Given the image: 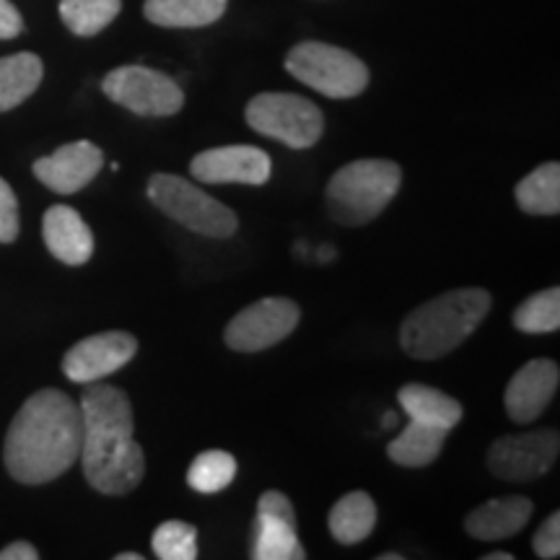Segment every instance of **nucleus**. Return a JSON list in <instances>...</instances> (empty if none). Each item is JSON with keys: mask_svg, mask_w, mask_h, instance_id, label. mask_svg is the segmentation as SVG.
Returning <instances> with one entry per match:
<instances>
[{"mask_svg": "<svg viewBox=\"0 0 560 560\" xmlns=\"http://www.w3.org/2000/svg\"><path fill=\"white\" fill-rule=\"evenodd\" d=\"M299 322L301 310L296 301L268 296L236 314L226 325L223 340L231 350H240V353H260V350H268L289 338Z\"/></svg>", "mask_w": 560, "mask_h": 560, "instance_id": "obj_9", "label": "nucleus"}, {"mask_svg": "<svg viewBox=\"0 0 560 560\" xmlns=\"http://www.w3.org/2000/svg\"><path fill=\"white\" fill-rule=\"evenodd\" d=\"M102 91L112 102L140 117H172L185 104L177 81L143 66L115 68L102 81Z\"/></svg>", "mask_w": 560, "mask_h": 560, "instance_id": "obj_8", "label": "nucleus"}, {"mask_svg": "<svg viewBox=\"0 0 560 560\" xmlns=\"http://www.w3.org/2000/svg\"><path fill=\"white\" fill-rule=\"evenodd\" d=\"M19 236V200L11 185L0 177V244L16 242Z\"/></svg>", "mask_w": 560, "mask_h": 560, "instance_id": "obj_28", "label": "nucleus"}, {"mask_svg": "<svg viewBox=\"0 0 560 560\" xmlns=\"http://www.w3.org/2000/svg\"><path fill=\"white\" fill-rule=\"evenodd\" d=\"M560 384V369L550 359H535L511 376L506 387V412L514 423H532L548 408Z\"/></svg>", "mask_w": 560, "mask_h": 560, "instance_id": "obj_15", "label": "nucleus"}, {"mask_svg": "<svg viewBox=\"0 0 560 560\" xmlns=\"http://www.w3.org/2000/svg\"><path fill=\"white\" fill-rule=\"evenodd\" d=\"M149 200L179 226L210 240H229L240 226L234 210L177 174H153L149 179Z\"/></svg>", "mask_w": 560, "mask_h": 560, "instance_id": "obj_5", "label": "nucleus"}, {"mask_svg": "<svg viewBox=\"0 0 560 560\" xmlns=\"http://www.w3.org/2000/svg\"><path fill=\"white\" fill-rule=\"evenodd\" d=\"M285 70L330 100H353L369 86V68L363 60L325 42H301L293 47L285 58Z\"/></svg>", "mask_w": 560, "mask_h": 560, "instance_id": "obj_6", "label": "nucleus"}, {"mask_svg": "<svg viewBox=\"0 0 560 560\" xmlns=\"http://www.w3.org/2000/svg\"><path fill=\"white\" fill-rule=\"evenodd\" d=\"M327 524H330V535L340 545H359L376 527V503L363 490H353L330 509Z\"/></svg>", "mask_w": 560, "mask_h": 560, "instance_id": "obj_20", "label": "nucleus"}, {"mask_svg": "<svg viewBox=\"0 0 560 560\" xmlns=\"http://www.w3.org/2000/svg\"><path fill=\"white\" fill-rule=\"evenodd\" d=\"M558 431L514 433L493 441L488 450V470L495 478L509 482H527L542 478L558 459Z\"/></svg>", "mask_w": 560, "mask_h": 560, "instance_id": "obj_10", "label": "nucleus"}, {"mask_svg": "<svg viewBox=\"0 0 560 560\" xmlns=\"http://www.w3.org/2000/svg\"><path fill=\"white\" fill-rule=\"evenodd\" d=\"M81 465L89 486L104 495H125L140 486L145 457L136 441L132 405L122 389L91 382L81 395Z\"/></svg>", "mask_w": 560, "mask_h": 560, "instance_id": "obj_2", "label": "nucleus"}, {"mask_svg": "<svg viewBox=\"0 0 560 560\" xmlns=\"http://www.w3.org/2000/svg\"><path fill=\"white\" fill-rule=\"evenodd\" d=\"M532 501L524 495H509V499H495L482 503L465 520L467 535L480 542H499L520 535L529 524Z\"/></svg>", "mask_w": 560, "mask_h": 560, "instance_id": "obj_17", "label": "nucleus"}, {"mask_svg": "<svg viewBox=\"0 0 560 560\" xmlns=\"http://www.w3.org/2000/svg\"><path fill=\"white\" fill-rule=\"evenodd\" d=\"M81 439V405L60 389L34 392L5 433V470L24 486L50 482L79 459Z\"/></svg>", "mask_w": 560, "mask_h": 560, "instance_id": "obj_1", "label": "nucleus"}, {"mask_svg": "<svg viewBox=\"0 0 560 560\" xmlns=\"http://www.w3.org/2000/svg\"><path fill=\"white\" fill-rule=\"evenodd\" d=\"M446 433L450 431L410 420V423L402 429L400 436L392 439L387 444V457L400 467L431 465V462H436L441 450H444Z\"/></svg>", "mask_w": 560, "mask_h": 560, "instance_id": "obj_21", "label": "nucleus"}, {"mask_svg": "<svg viewBox=\"0 0 560 560\" xmlns=\"http://www.w3.org/2000/svg\"><path fill=\"white\" fill-rule=\"evenodd\" d=\"M236 478V459L229 452L210 450L195 457L187 470V486L198 493H219Z\"/></svg>", "mask_w": 560, "mask_h": 560, "instance_id": "obj_26", "label": "nucleus"}, {"mask_svg": "<svg viewBox=\"0 0 560 560\" xmlns=\"http://www.w3.org/2000/svg\"><path fill=\"white\" fill-rule=\"evenodd\" d=\"M535 556L542 560H556L560 556V514H550V520L540 524V529L535 532V540H532Z\"/></svg>", "mask_w": 560, "mask_h": 560, "instance_id": "obj_29", "label": "nucleus"}, {"mask_svg": "<svg viewBox=\"0 0 560 560\" xmlns=\"http://www.w3.org/2000/svg\"><path fill=\"white\" fill-rule=\"evenodd\" d=\"M190 174L206 185H265L272 174V161L257 145H221L198 153Z\"/></svg>", "mask_w": 560, "mask_h": 560, "instance_id": "obj_13", "label": "nucleus"}, {"mask_svg": "<svg viewBox=\"0 0 560 560\" xmlns=\"http://www.w3.org/2000/svg\"><path fill=\"white\" fill-rule=\"evenodd\" d=\"M514 327L527 335L560 330V289H545L524 299L514 312Z\"/></svg>", "mask_w": 560, "mask_h": 560, "instance_id": "obj_25", "label": "nucleus"}, {"mask_svg": "<svg viewBox=\"0 0 560 560\" xmlns=\"http://www.w3.org/2000/svg\"><path fill=\"white\" fill-rule=\"evenodd\" d=\"M247 125L265 138L280 140L293 151L312 149L325 132V117L317 104L299 94H257L247 104Z\"/></svg>", "mask_w": 560, "mask_h": 560, "instance_id": "obj_7", "label": "nucleus"}, {"mask_svg": "<svg viewBox=\"0 0 560 560\" xmlns=\"http://www.w3.org/2000/svg\"><path fill=\"white\" fill-rule=\"evenodd\" d=\"M395 423H397V412H387V416L382 418L384 429H392V425H395Z\"/></svg>", "mask_w": 560, "mask_h": 560, "instance_id": "obj_33", "label": "nucleus"}, {"mask_svg": "<svg viewBox=\"0 0 560 560\" xmlns=\"http://www.w3.org/2000/svg\"><path fill=\"white\" fill-rule=\"evenodd\" d=\"M402 185L400 164L387 159L350 161L327 182V210L342 226L371 223L395 200Z\"/></svg>", "mask_w": 560, "mask_h": 560, "instance_id": "obj_4", "label": "nucleus"}, {"mask_svg": "<svg viewBox=\"0 0 560 560\" xmlns=\"http://www.w3.org/2000/svg\"><path fill=\"white\" fill-rule=\"evenodd\" d=\"M490 293L486 289H457L425 301L402 319L400 346L418 361H433L452 353L488 317Z\"/></svg>", "mask_w": 560, "mask_h": 560, "instance_id": "obj_3", "label": "nucleus"}, {"mask_svg": "<svg viewBox=\"0 0 560 560\" xmlns=\"http://www.w3.org/2000/svg\"><path fill=\"white\" fill-rule=\"evenodd\" d=\"M151 548L159 560H195L200 552L198 529L179 520L164 522L153 532Z\"/></svg>", "mask_w": 560, "mask_h": 560, "instance_id": "obj_27", "label": "nucleus"}, {"mask_svg": "<svg viewBox=\"0 0 560 560\" xmlns=\"http://www.w3.org/2000/svg\"><path fill=\"white\" fill-rule=\"evenodd\" d=\"M482 560H514L511 552H488V556H482Z\"/></svg>", "mask_w": 560, "mask_h": 560, "instance_id": "obj_32", "label": "nucleus"}, {"mask_svg": "<svg viewBox=\"0 0 560 560\" xmlns=\"http://www.w3.org/2000/svg\"><path fill=\"white\" fill-rule=\"evenodd\" d=\"M39 552L32 542H11L0 550V560H37Z\"/></svg>", "mask_w": 560, "mask_h": 560, "instance_id": "obj_31", "label": "nucleus"}, {"mask_svg": "<svg viewBox=\"0 0 560 560\" xmlns=\"http://www.w3.org/2000/svg\"><path fill=\"white\" fill-rule=\"evenodd\" d=\"M252 560H304L306 550L296 532V511L289 495L265 490L257 501Z\"/></svg>", "mask_w": 560, "mask_h": 560, "instance_id": "obj_11", "label": "nucleus"}, {"mask_svg": "<svg viewBox=\"0 0 560 560\" xmlns=\"http://www.w3.org/2000/svg\"><path fill=\"white\" fill-rule=\"evenodd\" d=\"M24 32V19L11 0H0V39H13Z\"/></svg>", "mask_w": 560, "mask_h": 560, "instance_id": "obj_30", "label": "nucleus"}, {"mask_svg": "<svg viewBox=\"0 0 560 560\" xmlns=\"http://www.w3.org/2000/svg\"><path fill=\"white\" fill-rule=\"evenodd\" d=\"M229 0H145L143 13L151 24L166 30H198L215 24Z\"/></svg>", "mask_w": 560, "mask_h": 560, "instance_id": "obj_19", "label": "nucleus"}, {"mask_svg": "<svg viewBox=\"0 0 560 560\" xmlns=\"http://www.w3.org/2000/svg\"><path fill=\"white\" fill-rule=\"evenodd\" d=\"M397 400H400L405 416L410 420L436 425V429L444 431H452L462 420V416H465L459 400H454L446 392L429 387V384H405L397 392Z\"/></svg>", "mask_w": 560, "mask_h": 560, "instance_id": "obj_18", "label": "nucleus"}, {"mask_svg": "<svg viewBox=\"0 0 560 560\" xmlns=\"http://www.w3.org/2000/svg\"><path fill=\"white\" fill-rule=\"evenodd\" d=\"M45 66L34 52H16L0 58V112L26 102L39 89Z\"/></svg>", "mask_w": 560, "mask_h": 560, "instance_id": "obj_22", "label": "nucleus"}, {"mask_svg": "<svg viewBox=\"0 0 560 560\" xmlns=\"http://www.w3.org/2000/svg\"><path fill=\"white\" fill-rule=\"evenodd\" d=\"M122 9V0H60V19L79 37L107 30Z\"/></svg>", "mask_w": 560, "mask_h": 560, "instance_id": "obj_24", "label": "nucleus"}, {"mask_svg": "<svg viewBox=\"0 0 560 560\" xmlns=\"http://www.w3.org/2000/svg\"><path fill=\"white\" fill-rule=\"evenodd\" d=\"M117 560H143V556H140V552H120Z\"/></svg>", "mask_w": 560, "mask_h": 560, "instance_id": "obj_34", "label": "nucleus"}, {"mask_svg": "<svg viewBox=\"0 0 560 560\" xmlns=\"http://www.w3.org/2000/svg\"><path fill=\"white\" fill-rule=\"evenodd\" d=\"M380 560H402L400 552H384V556H380Z\"/></svg>", "mask_w": 560, "mask_h": 560, "instance_id": "obj_35", "label": "nucleus"}, {"mask_svg": "<svg viewBox=\"0 0 560 560\" xmlns=\"http://www.w3.org/2000/svg\"><path fill=\"white\" fill-rule=\"evenodd\" d=\"M138 353V340L130 332H100L75 342L62 359V374L75 384L102 382L130 363Z\"/></svg>", "mask_w": 560, "mask_h": 560, "instance_id": "obj_12", "label": "nucleus"}, {"mask_svg": "<svg viewBox=\"0 0 560 560\" xmlns=\"http://www.w3.org/2000/svg\"><path fill=\"white\" fill-rule=\"evenodd\" d=\"M42 236L55 260L66 265H86L94 255V234L79 210L52 206L42 219Z\"/></svg>", "mask_w": 560, "mask_h": 560, "instance_id": "obj_16", "label": "nucleus"}, {"mask_svg": "<svg viewBox=\"0 0 560 560\" xmlns=\"http://www.w3.org/2000/svg\"><path fill=\"white\" fill-rule=\"evenodd\" d=\"M516 202L529 215H558L560 213V164L548 161L529 172L516 185Z\"/></svg>", "mask_w": 560, "mask_h": 560, "instance_id": "obj_23", "label": "nucleus"}, {"mask_svg": "<svg viewBox=\"0 0 560 560\" xmlns=\"http://www.w3.org/2000/svg\"><path fill=\"white\" fill-rule=\"evenodd\" d=\"M104 166V153L100 145L89 140H75L58 149L50 156L34 161V177L58 195H73L94 182Z\"/></svg>", "mask_w": 560, "mask_h": 560, "instance_id": "obj_14", "label": "nucleus"}]
</instances>
